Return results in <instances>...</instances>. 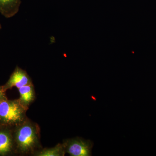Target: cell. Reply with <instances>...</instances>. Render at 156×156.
<instances>
[{
	"mask_svg": "<svg viewBox=\"0 0 156 156\" xmlns=\"http://www.w3.org/2000/svg\"><path fill=\"white\" fill-rule=\"evenodd\" d=\"M15 127L13 133L14 146L18 153L33 154L41 149L40 130L37 124L27 118Z\"/></svg>",
	"mask_w": 156,
	"mask_h": 156,
	"instance_id": "6da1fadb",
	"label": "cell"
},
{
	"mask_svg": "<svg viewBox=\"0 0 156 156\" xmlns=\"http://www.w3.org/2000/svg\"><path fill=\"white\" fill-rule=\"evenodd\" d=\"M2 28V25H1V23H0V30Z\"/></svg>",
	"mask_w": 156,
	"mask_h": 156,
	"instance_id": "30bf717a",
	"label": "cell"
},
{
	"mask_svg": "<svg viewBox=\"0 0 156 156\" xmlns=\"http://www.w3.org/2000/svg\"><path fill=\"white\" fill-rule=\"evenodd\" d=\"M31 83H33L31 79L27 73L24 70L17 66L11 74L9 80L2 88L5 92L7 89H11L14 87H16L18 89Z\"/></svg>",
	"mask_w": 156,
	"mask_h": 156,
	"instance_id": "277c9868",
	"label": "cell"
},
{
	"mask_svg": "<svg viewBox=\"0 0 156 156\" xmlns=\"http://www.w3.org/2000/svg\"><path fill=\"white\" fill-rule=\"evenodd\" d=\"M13 134L6 128L0 129V155L9 154L14 148Z\"/></svg>",
	"mask_w": 156,
	"mask_h": 156,
	"instance_id": "5b68a950",
	"label": "cell"
},
{
	"mask_svg": "<svg viewBox=\"0 0 156 156\" xmlns=\"http://www.w3.org/2000/svg\"><path fill=\"white\" fill-rule=\"evenodd\" d=\"M62 145L66 153L69 154L70 156L91 155L92 144L89 140L76 137L64 140Z\"/></svg>",
	"mask_w": 156,
	"mask_h": 156,
	"instance_id": "3957f363",
	"label": "cell"
},
{
	"mask_svg": "<svg viewBox=\"0 0 156 156\" xmlns=\"http://www.w3.org/2000/svg\"><path fill=\"white\" fill-rule=\"evenodd\" d=\"M19 99L24 105L29 107L35 98L34 88L33 83L23 86L18 89Z\"/></svg>",
	"mask_w": 156,
	"mask_h": 156,
	"instance_id": "52a82bcc",
	"label": "cell"
},
{
	"mask_svg": "<svg viewBox=\"0 0 156 156\" xmlns=\"http://www.w3.org/2000/svg\"><path fill=\"white\" fill-rule=\"evenodd\" d=\"M5 92L2 87H0V101L6 98L5 97Z\"/></svg>",
	"mask_w": 156,
	"mask_h": 156,
	"instance_id": "9c48e42d",
	"label": "cell"
},
{
	"mask_svg": "<svg viewBox=\"0 0 156 156\" xmlns=\"http://www.w3.org/2000/svg\"><path fill=\"white\" fill-rule=\"evenodd\" d=\"M21 0H0V13L6 18L14 17L18 13Z\"/></svg>",
	"mask_w": 156,
	"mask_h": 156,
	"instance_id": "8992f818",
	"label": "cell"
},
{
	"mask_svg": "<svg viewBox=\"0 0 156 156\" xmlns=\"http://www.w3.org/2000/svg\"><path fill=\"white\" fill-rule=\"evenodd\" d=\"M28 107L19 99L9 100L6 98L0 101V124L4 126H15L27 119Z\"/></svg>",
	"mask_w": 156,
	"mask_h": 156,
	"instance_id": "7a4b0ae2",
	"label": "cell"
},
{
	"mask_svg": "<svg viewBox=\"0 0 156 156\" xmlns=\"http://www.w3.org/2000/svg\"><path fill=\"white\" fill-rule=\"evenodd\" d=\"M66 153L62 144H58L53 147L39 150L33 154L36 156H63Z\"/></svg>",
	"mask_w": 156,
	"mask_h": 156,
	"instance_id": "ba28073f",
	"label": "cell"
}]
</instances>
